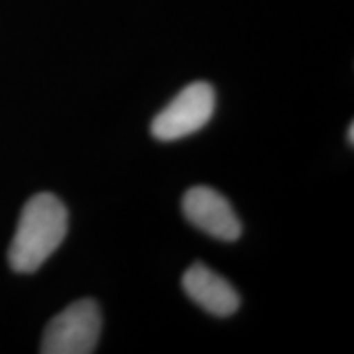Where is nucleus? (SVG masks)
Returning a JSON list of instances; mask_svg holds the SVG:
<instances>
[{
    "label": "nucleus",
    "mask_w": 354,
    "mask_h": 354,
    "mask_svg": "<svg viewBox=\"0 0 354 354\" xmlns=\"http://www.w3.org/2000/svg\"><path fill=\"white\" fill-rule=\"evenodd\" d=\"M67 234L65 205L51 193H38L24 205L8 260L14 272L32 274L59 248Z\"/></svg>",
    "instance_id": "nucleus-1"
},
{
    "label": "nucleus",
    "mask_w": 354,
    "mask_h": 354,
    "mask_svg": "<svg viewBox=\"0 0 354 354\" xmlns=\"http://www.w3.org/2000/svg\"><path fill=\"white\" fill-rule=\"evenodd\" d=\"M101 311L93 299H79L50 321L44 333V354H88L101 335Z\"/></svg>",
    "instance_id": "nucleus-2"
},
{
    "label": "nucleus",
    "mask_w": 354,
    "mask_h": 354,
    "mask_svg": "<svg viewBox=\"0 0 354 354\" xmlns=\"http://www.w3.org/2000/svg\"><path fill=\"white\" fill-rule=\"evenodd\" d=\"M215 104V88L209 83H191L153 118L152 136L162 142H174L189 136L211 120Z\"/></svg>",
    "instance_id": "nucleus-3"
},
{
    "label": "nucleus",
    "mask_w": 354,
    "mask_h": 354,
    "mask_svg": "<svg viewBox=\"0 0 354 354\" xmlns=\"http://www.w3.org/2000/svg\"><path fill=\"white\" fill-rule=\"evenodd\" d=\"M183 213L191 225L218 241H236L242 227L230 203L211 187H191L183 197Z\"/></svg>",
    "instance_id": "nucleus-4"
},
{
    "label": "nucleus",
    "mask_w": 354,
    "mask_h": 354,
    "mask_svg": "<svg viewBox=\"0 0 354 354\" xmlns=\"http://www.w3.org/2000/svg\"><path fill=\"white\" fill-rule=\"evenodd\" d=\"M183 290L195 304L216 317L232 315L241 297L227 279L205 264H193L183 274Z\"/></svg>",
    "instance_id": "nucleus-5"
},
{
    "label": "nucleus",
    "mask_w": 354,
    "mask_h": 354,
    "mask_svg": "<svg viewBox=\"0 0 354 354\" xmlns=\"http://www.w3.org/2000/svg\"><path fill=\"white\" fill-rule=\"evenodd\" d=\"M353 140H354V127L351 124V128H348V142L353 144Z\"/></svg>",
    "instance_id": "nucleus-6"
}]
</instances>
